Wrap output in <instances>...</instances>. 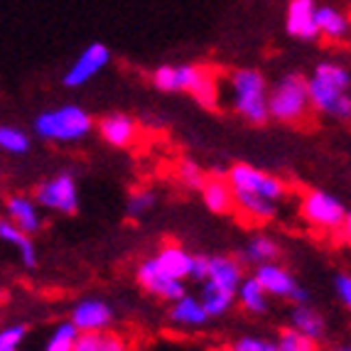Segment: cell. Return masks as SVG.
I'll list each match as a JSON object with an SVG mask.
<instances>
[{
  "label": "cell",
  "instance_id": "cell-13",
  "mask_svg": "<svg viewBox=\"0 0 351 351\" xmlns=\"http://www.w3.org/2000/svg\"><path fill=\"white\" fill-rule=\"evenodd\" d=\"M5 219L10 223L25 231L27 236L40 234L45 228V217H42V209L29 194H10L5 199Z\"/></svg>",
  "mask_w": 351,
  "mask_h": 351
},
{
  "label": "cell",
  "instance_id": "cell-8",
  "mask_svg": "<svg viewBox=\"0 0 351 351\" xmlns=\"http://www.w3.org/2000/svg\"><path fill=\"white\" fill-rule=\"evenodd\" d=\"M32 199L40 204V209L54 211V214H64L71 217L79 211V184H76V177L69 170H62L57 175H52L49 180L40 182L32 194Z\"/></svg>",
  "mask_w": 351,
  "mask_h": 351
},
{
  "label": "cell",
  "instance_id": "cell-12",
  "mask_svg": "<svg viewBox=\"0 0 351 351\" xmlns=\"http://www.w3.org/2000/svg\"><path fill=\"white\" fill-rule=\"evenodd\" d=\"M69 322L79 334L82 332H101V329L113 327L116 322V310L113 304L104 298H84L71 307Z\"/></svg>",
  "mask_w": 351,
  "mask_h": 351
},
{
  "label": "cell",
  "instance_id": "cell-15",
  "mask_svg": "<svg viewBox=\"0 0 351 351\" xmlns=\"http://www.w3.org/2000/svg\"><path fill=\"white\" fill-rule=\"evenodd\" d=\"M317 3L315 0H290L285 12V29L295 40L312 42L319 37L317 32Z\"/></svg>",
  "mask_w": 351,
  "mask_h": 351
},
{
  "label": "cell",
  "instance_id": "cell-4",
  "mask_svg": "<svg viewBox=\"0 0 351 351\" xmlns=\"http://www.w3.org/2000/svg\"><path fill=\"white\" fill-rule=\"evenodd\" d=\"M300 217L304 219L307 226L324 231V234H332L341 243H349V209H346V204L337 194L324 192V189L304 192L302 199H300Z\"/></svg>",
  "mask_w": 351,
  "mask_h": 351
},
{
  "label": "cell",
  "instance_id": "cell-1",
  "mask_svg": "<svg viewBox=\"0 0 351 351\" xmlns=\"http://www.w3.org/2000/svg\"><path fill=\"white\" fill-rule=\"evenodd\" d=\"M226 182L234 197V209L243 219L253 223H268L278 219L280 204L287 197V187L280 177L253 165L239 162L228 170Z\"/></svg>",
  "mask_w": 351,
  "mask_h": 351
},
{
  "label": "cell",
  "instance_id": "cell-3",
  "mask_svg": "<svg viewBox=\"0 0 351 351\" xmlns=\"http://www.w3.org/2000/svg\"><path fill=\"white\" fill-rule=\"evenodd\" d=\"M152 84L165 94H192L206 108H219L221 86L209 66L199 64H162L152 71Z\"/></svg>",
  "mask_w": 351,
  "mask_h": 351
},
{
  "label": "cell",
  "instance_id": "cell-29",
  "mask_svg": "<svg viewBox=\"0 0 351 351\" xmlns=\"http://www.w3.org/2000/svg\"><path fill=\"white\" fill-rule=\"evenodd\" d=\"M177 180L187 189H197V192H199L202 184L206 182V172L199 162H194L192 158H184L177 165Z\"/></svg>",
  "mask_w": 351,
  "mask_h": 351
},
{
  "label": "cell",
  "instance_id": "cell-19",
  "mask_svg": "<svg viewBox=\"0 0 351 351\" xmlns=\"http://www.w3.org/2000/svg\"><path fill=\"white\" fill-rule=\"evenodd\" d=\"M150 258L167 273V276L177 278V280H184V282L189 280L194 253H189L184 246H180V243H165V246H160L158 253Z\"/></svg>",
  "mask_w": 351,
  "mask_h": 351
},
{
  "label": "cell",
  "instance_id": "cell-34",
  "mask_svg": "<svg viewBox=\"0 0 351 351\" xmlns=\"http://www.w3.org/2000/svg\"><path fill=\"white\" fill-rule=\"evenodd\" d=\"M332 287H334V298L339 300L344 310H349L351 307V276L349 273H346V270L337 273L332 280Z\"/></svg>",
  "mask_w": 351,
  "mask_h": 351
},
{
  "label": "cell",
  "instance_id": "cell-18",
  "mask_svg": "<svg viewBox=\"0 0 351 351\" xmlns=\"http://www.w3.org/2000/svg\"><path fill=\"white\" fill-rule=\"evenodd\" d=\"M167 319H170L177 329H202L206 322H209V317H206L199 298H197V295H189V293L177 298L175 302H170Z\"/></svg>",
  "mask_w": 351,
  "mask_h": 351
},
{
  "label": "cell",
  "instance_id": "cell-26",
  "mask_svg": "<svg viewBox=\"0 0 351 351\" xmlns=\"http://www.w3.org/2000/svg\"><path fill=\"white\" fill-rule=\"evenodd\" d=\"M280 258V243L270 234H256L246 246H243V261L251 265L273 263Z\"/></svg>",
  "mask_w": 351,
  "mask_h": 351
},
{
  "label": "cell",
  "instance_id": "cell-20",
  "mask_svg": "<svg viewBox=\"0 0 351 351\" xmlns=\"http://www.w3.org/2000/svg\"><path fill=\"white\" fill-rule=\"evenodd\" d=\"M71 351H133L125 334L116 332L113 327L101 332H82L76 334Z\"/></svg>",
  "mask_w": 351,
  "mask_h": 351
},
{
  "label": "cell",
  "instance_id": "cell-11",
  "mask_svg": "<svg viewBox=\"0 0 351 351\" xmlns=\"http://www.w3.org/2000/svg\"><path fill=\"white\" fill-rule=\"evenodd\" d=\"M111 62V49L106 47L104 42H91L86 49L79 52V57L71 62V66L64 74V86L66 88H79L86 86L101 69H106V64Z\"/></svg>",
  "mask_w": 351,
  "mask_h": 351
},
{
  "label": "cell",
  "instance_id": "cell-33",
  "mask_svg": "<svg viewBox=\"0 0 351 351\" xmlns=\"http://www.w3.org/2000/svg\"><path fill=\"white\" fill-rule=\"evenodd\" d=\"M234 351H278L276 341L263 339V337H253V334H246V337H241L231 344Z\"/></svg>",
  "mask_w": 351,
  "mask_h": 351
},
{
  "label": "cell",
  "instance_id": "cell-16",
  "mask_svg": "<svg viewBox=\"0 0 351 351\" xmlns=\"http://www.w3.org/2000/svg\"><path fill=\"white\" fill-rule=\"evenodd\" d=\"M290 327L315 344H319L327 337V319L310 302H298L290 307Z\"/></svg>",
  "mask_w": 351,
  "mask_h": 351
},
{
  "label": "cell",
  "instance_id": "cell-7",
  "mask_svg": "<svg viewBox=\"0 0 351 351\" xmlns=\"http://www.w3.org/2000/svg\"><path fill=\"white\" fill-rule=\"evenodd\" d=\"M310 94H307V76L285 74L273 88H268V118L280 123L300 125L310 116Z\"/></svg>",
  "mask_w": 351,
  "mask_h": 351
},
{
  "label": "cell",
  "instance_id": "cell-37",
  "mask_svg": "<svg viewBox=\"0 0 351 351\" xmlns=\"http://www.w3.org/2000/svg\"><path fill=\"white\" fill-rule=\"evenodd\" d=\"M217 351H234L231 346H221V349H217Z\"/></svg>",
  "mask_w": 351,
  "mask_h": 351
},
{
  "label": "cell",
  "instance_id": "cell-27",
  "mask_svg": "<svg viewBox=\"0 0 351 351\" xmlns=\"http://www.w3.org/2000/svg\"><path fill=\"white\" fill-rule=\"evenodd\" d=\"M155 206H158V192L155 189H135L128 197V202H125V217L133 219V221H143Z\"/></svg>",
  "mask_w": 351,
  "mask_h": 351
},
{
  "label": "cell",
  "instance_id": "cell-31",
  "mask_svg": "<svg viewBox=\"0 0 351 351\" xmlns=\"http://www.w3.org/2000/svg\"><path fill=\"white\" fill-rule=\"evenodd\" d=\"M27 339V327L20 322H12L0 327V351H20Z\"/></svg>",
  "mask_w": 351,
  "mask_h": 351
},
{
  "label": "cell",
  "instance_id": "cell-9",
  "mask_svg": "<svg viewBox=\"0 0 351 351\" xmlns=\"http://www.w3.org/2000/svg\"><path fill=\"white\" fill-rule=\"evenodd\" d=\"M261 287H263L268 298H276V300H287V302H310V293L295 280V276L285 265H280L278 261L273 263H261L256 265V273H253Z\"/></svg>",
  "mask_w": 351,
  "mask_h": 351
},
{
  "label": "cell",
  "instance_id": "cell-35",
  "mask_svg": "<svg viewBox=\"0 0 351 351\" xmlns=\"http://www.w3.org/2000/svg\"><path fill=\"white\" fill-rule=\"evenodd\" d=\"M204 278H206V256H199V253H194L192 273H189V280L202 282Z\"/></svg>",
  "mask_w": 351,
  "mask_h": 351
},
{
  "label": "cell",
  "instance_id": "cell-38",
  "mask_svg": "<svg viewBox=\"0 0 351 351\" xmlns=\"http://www.w3.org/2000/svg\"><path fill=\"white\" fill-rule=\"evenodd\" d=\"M310 351H322V349H319V346H315V349H310Z\"/></svg>",
  "mask_w": 351,
  "mask_h": 351
},
{
  "label": "cell",
  "instance_id": "cell-17",
  "mask_svg": "<svg viewBox=\"0 0 351 351\" xmlns=\"http://www.w3.org/2000/svg\"><path fill=\"white\" fill-rule=\"evenodd\" d=\"M241 278H243V265L241 261L231 256H206V282L228 290V293H236Z\"/></svg>",
  "mask_w": 351,
  "mask_h": 351
},
{
  "label": "cell",
  "instance_id": "cell-30",
  "mask_svg": "<svg viewBox=\"0 0 351 351\" xmlns=\"http://www.w3.org/2000/svg\"><path fill=\"white\" fill-rule=\"evenodd\" d=\"M76 329L74 324L66 319V322H59L57 327L52 329V334H49L47 344H45V349L42 351H71L74 349V339H76Z\"/></svg>",
  "mask_w": 351,
  "mask_h": 351
},
{
  "label": "cell",
  "instance_id": "cell-23",
  "mask_svg": "<svg viewBox=\"0 0 351 351\" xmlns=\"http://www.w3.org/2000/svg\"><path fill=\"white\" fill-rule=\"evenodd\" d=\"M0 241L18 251L25 268H35L37 265V246H35V241H32V236L20 231V228L8 221V219H0Z\"/></svg>",
  "mask_w": 351,
  "mask_h": 351
},
{
  "label": "cell",
  "instance_id": "cell-25",
  "mask_svg": "<svg viewBox=\"0 0 351 351\" xmlns=\"http://www.w3.org/2000/svg\"><path fill=\"white\" fill-rule=\"evenodd\" d=\"M315 20H317V32L324 40L344 42L346 35H349V18H346V12L337 10V8H329V5L317 8Z\"/></svg>",
  "mask_w": 351,
  "mask_h": 351
},
{
  "label": "cell",
  "instance_id": "cell-24",
  "mask_svg": "<svg viewBox=\"0 0 351 351\" xmlns=\"http://www.w3.org/2000/svg\"><path fill=\"white\" fill-rule=\"evenodd\" d=\"M236 302L241 304V310L248 312V315H265L270 307V298L268 293H265L263 287H261V282L256 280V278H241L239 287H236Z\"/></svg>",
  "mask_w": 351,
  "mask_h": 351
},
{
  "label": "cell",
  "instance_id": "cell-21",
  "mask_svg": "<svg viewBox=\"0 0 351 351\" xmlns=\"http://www.w3.org/2000/svg\"><path fill=\"white\" fill-rule=\"evenodd\" d=\"M197 298H199L202 307H204L209 319H221V317H226L228 312L234 310V304H236V293L221 290V287L211 285V282H206V280L199 282V295H197Z\"/></svg>",
  "mask_w": 351,
  "mask_h": 351
},
{
  "label": "cell",
  "instance_id": "cell-39",
  "mask_svg": "<svg viewBox=\"0 0 351 351\" xmlns=\"http://www.w3.org/2000/svg\"><path fill=\"white\" fill-rule=\"evenodd\" d=\"M0 177H3V170H0Z\"/></svg>",
  "mask_w": 351,
  "mask_h": 351
},
{
  "label": "cell",
  "instance_id": "cell-32",
  "mask_svg": "<svg viewBox=\"0 0 351 351\" xmlns=\"http://www.w3.org/2000/svg\"><path fill=\"white\" fill-rule=\"evenodd\" d=\"M276 346H278V351H310V349H315L317 344L307 339V337H302L300 332H295L293 327H287L278 334Z\"/></svg>",
  "mask_w": 351,
  "mask_h": 351
},
{
  "label": "cell",
  "instance_id": "cell-36",
  "mask_svg": "<svg viewBox=\"0 0 351 351\" xmlns=\"http://www.w3.org/2000/svg\"><path fill=\"white\" fill-rule=\"evenodd\" d=\"M332 351H351V349H349V344H339V346H334Z\"/></svg>",
  "mask_w": 351,
  "mask_h": 351
},
{
  "label": "cell",
  "instance_id": "cell-2",
  "mask_svg": "<svg viewBox=\"0 0 351 351\" xmlns=\"http://www.w3.org/2000/svg\"><path fill=\"white\" fill-rule=\"evenodd\" d=\"M351 74L341 62H319L307 79L310 108L334 121L351 118Z\"/></svg>",
  "mask_w": 351,
  "mask_h": 351
},
{
  "label": "cell",
  "instance_id": "cell-10",
  "mask_svg": "<svg viewBox=\"0 0 351 351\" xmlns=\"http://www.w3.org/2000/svg\"><path fill=\"white\" fill-rule=\"evenodd\" d=\"M135 280L141 285V290H145L150 298L160 300V302H175L177 298L187 293V282L177 280V278L167 276L152 258H145L138 268H135Z\"/></svg>",
  "mask_w": 351,
  "mask_h": 351
},
{
  "label": "cell",
  "instance_id": "cell-5",
  "mask_svg": "<svg viewBox=\"0 0 351 351\" xmlns=\"http://www.w3.org/2000/svg\"><path fill=\"white\" fill-rule=\"evenodd\" d=\"M32 130L40 141L57 143V145H71V143H82L94 130V118L84 111L82 106L66 104L59 108L42 111L32 123Z\"/></svg>",
  "mask_w": 351,
  "mask_h": 351
},
{
  "label": "cell",
  "instance_id": "cell-28",
  "mask_svg": "<svg viewBox=\"0 0 351 351\" xmlns=\"http://www.w3.org/2000/svg\"><path fill=\"white\" fill-rule=\"evenodd\" d=\"M29 147H32V141L23 128L8 123L0 125V150L5 155H27Z\"/></svg>",
  "mask_w": 351,
  "mask_h": 351
},
{
  "label": "cell",
  "instance_id": "cell-14",
  "mask_svg": "<svg viewBox=\"0 0 351 351\" xmlns=\"http://www.w3.org/2000/svg\"><path fill=\"white\" fill-rule=\"evenodd\" d=\"M96 130H99V138L106 143V145L118 147H130L135 141H138V121L128 113H106L96 123Z\"/></svg>",
  "mask_w": 351,
  "mask_h": 351
},
{
  "label": "cell",
  "instance_id": "cell-22",
  "mask_svg": "<svg viewBox=\"0 0 351 351\" xmlns=\"http://www.w3.org/2000/svg\"><path fill=\"white\" fill-rule=\"evenodd\" d=\"M202 202L211 214H231L234 211V197L226 177H206L202 184Z\"/></svg>",
  "mask_w": 351,
  "mask_h": 351
},
{
  "label": "cell",
  "instance_id": "cell-6",
  "mask_svg": "<svg viewBox=\"0 0 351 351\" xmlns=\"http://www.w3.org/2000/svg\"><path fill=\"white\" fill-rule=\"evenodd\" d=\"M228 106L243 121L263 125L268 121V84L256 69H236L228 74Z\"/></svg>",
  "mask_w": 351,
  "mask_h": 351
}]
</instances>
